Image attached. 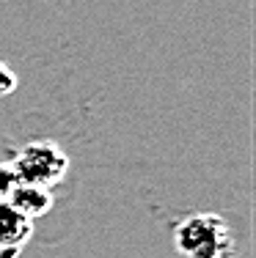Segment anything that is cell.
<instances>
[{
    "label": "cell",
    "instance_id": "obj_1",
    "mask_svg": "<svg viewBox=\"0 0 256 258\" xmlns=\"http://www.w3.org/2000/svg\"><path fill=\"white\" fill-rule=\"evenodd\" d=\"M174 247L185 258H231L237 253L234 231L221 214H187L174 228Z\"/></svg>",
    "mask_w": 256,
    "mask_h": 258
},
{
    "label": "cell",
    "instance_id": "obj_2",
    "mask_svg": "<svg viewBox=\"0 0 256 258\" xmlns=\"http://www.w3.org/2000/svg\"><path fill=\"white\" fill-rule=\"evenodd\" d=\"M20 184H36V187L53 189L69 173V157L56 140H33L22 146L11 159Z\"/></svg>",
    "mask_w": 256,
    "mask_h": 258
},
{
    "label": "cell",
    "instance_id": "obj_3",
    "mask_svg": "<svg viewBox=\"0 0 256 258\" xmlns=\"http://www.w3.org/2000/svg\"><path fill=\"white\" fill-rule=\"evenodd\" d=\"M33 233V220L20 214L9 201H0V258H17Z\"/></svg>",
    "mask_w": 256,
    "mask_h": 258
},
{
    "label": "cell",
    "instance_id": "obj_4",
    "mask_svg": "<svg viewBox=\"0 0 256 258\" xmlns=\"http://www.w3.org/2000/svg\"><path fill=\"white\" fill-rule=\"evenodd\" d=\"M9 204L17 209L20 214H25L28 220L44 217L53 209L56 198H53V189L47 187H36V184H17L9 195Z\"/></svg>",
    "mask_w": 256,
    "mask_h": 258
},
{
    "label": "cell",
    "instance_id": "obj_5",
    "mask_svg": "<svg viewBox=\"0 0 256 258\" xmlns=\"http://www.w3.org/2000/svg\"><path fill=\"white\" fill-rule=\"evenodd\" d=\"M20 184V179H17V170L11 162H0V201H9L11 189Z\"/></svg>",
    "mask_w": 256,
    "mask_h": 258
},
{
    "label": "cell",
    "instance_id": "obj_6",
    "mask_svg": "<svg viewBox=\"0 0 256 258\" xmlns=\"http://www.w3.org/2000/svg\"><path fill=\"white\" fill-rule=\"evenodd\" d=\"M17 91V75L0 60V96H9Z\"/></svg>",
    "mask_w": 256,
    "mask_h": 258
}]
</instances>
